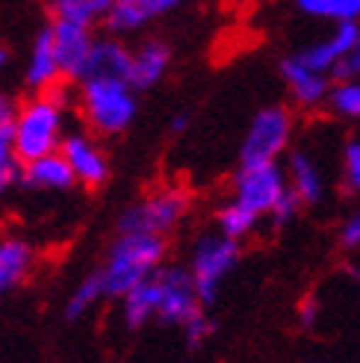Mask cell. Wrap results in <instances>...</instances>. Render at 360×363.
<instances>
[{"label": "cell", "instance_id": "1", "mask_svg": "<svg viewBox=\"0 0 360 363\" xmlns=\"http://www.w3.org/2000/svg\"><path fill=\"white\" fill-rule=\"evenodd\" d=\"M201 311L204 301L186 266H159L151 278L121 296V319L128 328H145L148 322L184 328Z\"/></svg>", "mask_w": 360, "mask_h": 363}, {"label": "cell", "instance_id": "2", "mask_svg": "<svg viewBox=\"0 0 360 363\" xmlns=\"http://www.w3.org/2000/svg\"><path fill=\"white\" fill-rule=\"evenodd\" d=\"M68 124V95L65 89H47V92H33L27 101L15 104V116L9 124V139L18 157L24 162L60 151Z\"/></svg>", "mask_w": 360, "mask_h": 363}, {"label": "cell", "instance_id": "3", "mask_svg": "<svg viewBox=\"0 0 360 363\" xmlns=\"http://www.w3.org/2000/svg\"><path fill=\"white\" fill-rule=\"evenodd\" d=\"M166 260V237L136 230H118L116 242L106 251V260L98 269L106 298H121L128 289L151 278Z\"/></svg>", "mask_w": 360, "mask_h": 363}, {"label": "cell", "instance_id": "4", "mask_svg": "<svg viewBox=\"0 0 360 363\" xmlns=\"http://www.w3.org/2000/svg\"><path fill=\"white\" fill-rule=\"evenodd\" d=\"M77 110L95 136H118L139 113L136 89L128 77H83Z\"/></svg>", "mask_w": 360, "mask_h": 363}, {"label": "cell", "instance_id": "5", "mask_svg": "<svg viewBox=\"0 0 360 363\" xmlns=\"http://www.w3.org/2000/svg\"><path fill=\"white\" fill-rule=\"evenodd\" d=\"M192 198L180 186H159L148 195H142L136 204L121 213L118 230L154 233V237H169V233L186 219Z\"/></svg>", "mask_w": 360, "mask_h": 363}, {"label": "cell", "instance_id": "6", "mask_svg": "<svg viewBox=\"0 0 360 363\" xmlns=\"http://www.w3.org/2000/svg\"><path fill=\"white\" fill-rule=\"evenodd\" d=\"M237 263H240V242L237 240L225 237V233H219V230L198 237V242L192 245L186 269H189L192 284L198 289V296H201L204 307L215 301L222 284L227 281V275L233 272Z\"/></svg>", "mask_w": 360, "mask_h": 363}, {"label": "cell", "instance_id": "7", "mask_svg": "<svg viewBox=\"0 0 360 363\" xmlns=\"http://www.w3.org/2000/svg\"><path fill=\"white\" fill-rule=\"evenodd\" d=\"M296 118L286 106H263V110L251 118L248 130L240 145V162H278L286 148L293 145Z\"/></svg>", "mask_w": 360, "mask_h": 363}, {"label": "cell", "instance_id": "8", "mask_svg": "<svg viewBox=\"0 0 360 363\" xmlns=\"http://www.w3.org/2000/svg\"><path fill=\"white\" fill-rule=\"evenodd\" d=\"M286 189H290L286 174L278 162H251V166L240 162V172L230 186V201L254 213L257 219H269Z\"/></svg>", "mask_w": 360, "mask_h": 363}, {"label": "cell", "instance_id": "9", "mask_svg": "<svg viewBox=\"0 0 360 363\" xmlns=\"http://www.w3.org/2000/svg\"><path fill=\"white\" fill-rule=\"evenodd\" d=\"M60 154L65 157L68 169L80 186L98 189L106 184V177H110V157H106V151L101 148L95 133H83V130L65 133V139L60 145Z\"/></svg>", "mask_w": 360, "mask_h": 363}, {"label": "cell", "instance_id": "10", "mask_svg": "<svg viewBox=\"0 0 360 363\" xmlns=\"http://www.w3.org/2000/svg\"><path fill=\"white\" fill-rule=\"evenodd\" d=\"M50 35H53L57 60L62 65V77L65 80H83L89 57H92V48H95L92 27L74 24V21H53Z\"/></svg>", "mask_w": 360, "mask_h": 363}, {"label": "cell", "instance_id": "11", "mask_svg": "<svg viewBox=\"0 0 360 363\" xmlns=\"http://www.w3.org/2000/svg\"><path fill=\"white\" fill-rule=\"evenodd\" d=\"M357 24H334V30L325 35V39L301 48L298 53H293V60L304 68L316 71V74H325V77L334 80L339 62H343V57L351 50L354 39H357Z\"/></svg>", "mask_w": 360, "mask_h": 363}, {"label": "cell", "instance_id": "12", "mask_svg": "<svg viewBox=\"0 0 360 363\" xmlns=\"http://www.w3.org/2000/svg\"><path fill=\"white\" fill-rule=\"evenodd\" d=\"M39 254L33 242L18 237V233H0V298L12 296L18 286L27 284Z\"/></svg>", "mask_w": 360, "mask_h": 363}, {"label": "cell", "instance_id": "13", "mask_svg": "<svg viewBox=\"0 0 360 363\" xmlns=\"http://www.w3.org/2000/svg\"><path fill=\"white\" fill-rule=\"evenodd\" d=\"M184 0H116L113 9L106 12V27L113 35H130L142 27L154 24L157 18L174 12Z\"/></svg>", "mask_w": 360, "mask_h": 363}, {"label": "cell", "instance_id": "14", "mask_svg": "<svg viewBox=\"0 0 360 363\" xmlns=\"http://www.w3.org/2000/svg\"><path fill=\"white\" fill-rule=\"evenodd\" d=\"M24 80L33 92H47V89H57L65 83L62 77V65L57 60V50H53V35L50 27H45L39 35L33 39V48L27 53V71Z\"/></svg>", "mask_w": 360, "mask_h": 363}, {"label": "cell", "instance_id": "15", "mask_svg": "<svg viewBox=\"0 0 360 363\" xmlns=\"http://www.w3.org/2000/svg\"><path fill=\"white\" fill-rule=\"evenodd\" d=\"M286 186L301 201V207L319 204L325 198V172L310 151H293L286 162Z\"/></svg>", "mask_w": 360, "mask_h": 363}, {"label": "cell", "instance_id": "16", "mask_svg": "<svg viewBox=\"0 0 360 363\" xmlns=\"http://www.w3.org/2000/svg\"><path fill=\"white\" fill-rule=\"evenodd\" d=\"M21 184L35 189V192L57 195V192H68L77 180H74V174H71L65 157L60 151H53V154H45V157H35V160L24 162Z\"/></svg>", "mask_w": 360, "mask_h": 363}, {"label": "cell", "instance_id": "17", "mask_svg": "<svg viewBox=\"0 0 360 363\" xmlns=\"http://www.w3.org/2000/svg\"><path fill=\"white\" fill-rule=\"evenodd\" d=\"M171 65V50L163 42H142L130 48V62H128V80L136 92L151 89L166 77Z\"/></svg>", "mask_w": 360, "mask_h": 363}, {"label": "cell", "instance_id": "18", "mask_svg": "<svg viewBox=\"0 0 360 363\" xmlns=\"http://www.w3.org/2000/svg\"><path fill=\"white\" fill-rule=\"evenodd\" d=\"M281 74H283V83H286V89H290V95L298 106H304V110H316V106L325 104L328 89H331V77L316 74V71L298 65L293 57L283 60Z\"/></svg>", "mask_w": 360, "mask_h": 363}, {"label": "cell", "instance_id": "19", "mask_svg": "<svg viewBox=\"0 0 360 363\" xmlns=\"http://www.w3.org/2000/svg\"><path fill=\"white\" fill-rule=\"evenodd\" d=\"M128 62H130V48H124L116 35L95 39L83 77H128Z\"/></svg>", "mask_w": 360, "mask_h": 363}, {"label": "cell", "instance_id": "20", "mask_svg": "<svg viewBox=\"0 0 360 363\" xmlns=\"http://www.w3.org/2000/svg\"><path fill=\"white\" fill-rule=\"evenodd\" d=\"M296 6L319 18V21H331V24H357L360 21V0H296Z\"/></svg>", "mask_w": 360, "mask_h": 363}, {"label": "cell", "instance_id": "21", "mask_svg": "<svg viewBox=\"0 0 360 363\" xmlns=\"http://www.w3.org/2000/svg\"><path fill=\"white\" fill-rule=\"evenodd\" d=\"M260 222H263V219H257V216L248 213L245 207L233 204L230 198L219 207V213H215V230L225 233V237H230V240H237V242L248 240L251 233L260 228Z\"/></svg>", "mask_w": 360, "mask_h": 363}, {"label": "cell", "instance_id": "22", "mask_svg": "<svg viewBox=\"0 0 360 363\" xmlns=\"http://www.w3.org/2000/svg\"><path fill=\"white\" fill-rule=\"evenodd\" d=\"M103 298H106V293H103L101 275H98V272H92V275H86L68 293V298H65V319H83L86 313H92Z\"/></svg>", "mask_w": 360, "mask_h": 363}, {"label": "cell", "instance_id": "23", "mask_svg": "<svg viewBox=\"0 0 360 363\" xmlns=\"http://www.w3.org/2000/svg\"><path fill=\"white\" fill-rule=\"evenodd\" d=\"M116 0H53V18L57 21H74L92 27L98 18H106Z\"/></svg>", "mask_w": 360, "mask_h": 363}, {"label": "cell", "instance_id": "24", "mask_svg": "<svg viewBox=\"0 0 360 363\" xmlns=\"http://www.w3.org/2000/svg\"><path fill=\"white\" fill-rule=\"evenodd\" d=\"M325 106L346 121H360V77H346L331 83Z\"/></svg>", "mask_w": 360, "mask_h": 363}, {"label": "cell", "instance_id": "25", "mask_svg": "<svg viewBox=\"0 0 360 363\" xmlns=\"http://www.w3.org/2000/svg\"><path fill=\"white\" fill-rule=\"evenodd\" d=\"M21 172H24V160L18 157L15 145L9 139V130L0 133V195L12 192L21 184Z\"/></svg>", "mask_w": 360, "mask_h": 363}, {"label": "cell", "instance_id": "26", "mask_svg": "<svg viewBox=\"0 0 360 363\" xmlns=\"http://www.w3.org/2000/svg\"><path fill=\"white\" fill-rule=\"evenodd\" d=\"M343 186L351 195H360V139L346 142L343 148Z\"/></svg>", "mask_w": 360, "mask_h": 363}, {"label": "cell", "instance_id": "27", "mask_svg": "<svg viewBox=\"0 0 360 363\" xmlns=\"http://www.w3.org/2000/svg\"><path fill=\"white\" fill-rule=\"evenodd\" d=\"M339 245L346 251H360V210L349 213L346 222L339 225Z\"/></svg>", "mask_w": 360, "mask_h": 363}, {"label": "cell", "instance_id": "28", "mask_svg": "<svg viewBox=\"0 0 360 363\" xmlns=\"http://www.w3.org/2000/svg\"><path fill=\"white\" fill-rule=\"evenodd\" d=\"M346 77H360V24H357V39L351 45V50L343 57V62H339L334 80H346Z\"/></svg>", "mask_w": 360, "mask_h": 363}, {"label": "cell", "instance_id": "29", "mask_svg": "<svg viewBox=\"0 0 360 363\" xmlns=\"http://www.w3.org/2000/svg\"><path fill=\"white\" fill-rule=\"evenodd\" d=\"M184 331H186L189 346H201V342L210 337V331H213V322H210V319H207V313L201 311L195 319H189V322L184 325Z\"/></svg>", "mask_w": 360, "mask_h": 363}, {"label": "cell", "instance_id": "30", "mask_svg": "<svg viewBox=\"0 0 360 363\" xmlns=\"http://www.w3.org/2000/svg\"><path fill=\"white\" fill-rule=\"evenodd\" d=\"M12 116H15V101L4 92V89H0V133H6V130H9Z\"/></svg>", "mask_w": 360, "mask_h": 363}, {"label": "cell", "instance_id": "31", "mask_svg": "<svg viewBox=\"0 0 360 363\" xmlns=\"http://www.w3.org/2000/svg\"><path fill=\"white\" fill-rule=\"evenodd\" d=\"M189 127V116L186 113H180V116H174V121H171V130L174 133H180V130H186Z\"/></svg>", "mask_w": 360, "mask_h": 363}, {"label": "cell", "instance_id": "32", "mask_svg": "<svg viewBox=\"0 0 360 363\" xmlns=\"http://www.w3.org/2000/svg\"><path fill=\"white\" fill-rule=\"evenodd\" d=\"M9 60H12V57H9V50H6V48H0V77L6 74V68H9Z\"/></svg>", "mask_w": 360, "mask_h": 363}]
</instances>
